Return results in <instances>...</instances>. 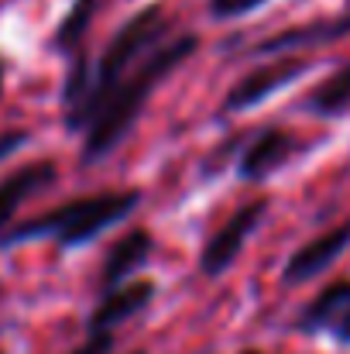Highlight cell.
<instances>
[{
	"label": "cell",
	"instance_id": "e0dca14e",
	"mask_svg": "<svg viewBox=\"0 0 350 354\" xmlns=\"http://www.w3.org/2000/svg\"><path fill=\"white\" fill-rule=\"evenodd\" d=\"M28 138H31L28 131H3V134H0V162H7L17 148H24Z\"/></svg>",
	"mask_w": 350,
	"mask_h": 354
},
{
	"label": "cell",
	"instance_id": "3957f363",
	"mask_svg": "<svg viewBox=\"0 0 350 354\" xmlns=\"http://www.w3.org/2000/svg\"><path fill=\"white\" fill-rule=\"evenodd\" d=\"M168 31H172V17H168V10H165L162 3H148V7H141L137 14H130L114 31V38L107 41V48L100 52V59L93 62V69H90V86H86L83 100H79L76 107L62 111V114H66V131H72V134L79 131V134H83L86 120L100 107V100L110 97V90H114L130 69H137L155 48H162V45L172 38Z\"/></svg>",
	"mask_w": 350,
	"mask_h": 354
},
{
	"label": "cell",
	"instance_id": "2e32d148",
	"mask_svg": "<svg viewBox=\"0 0 350 354\" xmlns=\"http://www.w3.org/2000/svg\"><path fill=\"white\" fill-rule=\"evenodd\" d=\"M327 334H330L340 348H350V299L344 303V310L337 313V320L330 324V330H327Z\"/></svg>",
	"mask_w": 350,
	"mask_h": 354
},
{
	"label": "cell",
	"instance_id": "5bb4252c",
	"mask_svg": "<svg viewBox=\"0 0 350 354\" xmlns=\"http://www.w3.org/2000/svg\"><path fill=\"white\" fill-rule=\"evenodd\" d=\"M264 0H210L206 10L213 21H233V17H244L251 10H257Z\"/></svg>",
	"mask_w": 350,
	"mask_h": 354
},
{
	"label": "cell",
	"instance_id": "277c9868",
	"mask_svg": "<svg viewBox=\"0 0 350 354\" xmlns=\"http://www.w3.org/2000/svg\"><path fill=\"white\" fill-rule=\"evenodd\" d=\"M313 59H299V55H285L275 62H261L257 69H251L247 76H240L231 86V93L220 104V114H244L257 104H264L268 97H275L278 90H285L289 83L302 80L306 73H313Z\"/></svg>",
	"mask_w": 350,
	"mask_h": 354
},
{
	"label": "cell",
	"instance_id": "5b68a950",
	"mask_svg": "<svg viewBox=\"0 0 350 354\" xmlns=\"http://www.w3.org/2000/svg\"><path fill=\"white\" fill-rule=\"evenodd\" d=\"M264 214H268V200H264V196H257V200L237 207L231 214V221L203 244V251H200V272H203L206 279H220L224 272H231L233 261L240 258V251L247 248V241L261 227Z\"/></svg>",
	"mask_w": 350,
	"mask_h": 354
},
{
	"label": "cell",
	"instance_id": "9c48e42d",
	"mask_svg": "<svg viewBox=\"0 0 350 354\" xmlns=\"http://www.w3.org/2000/svg\"><path fill=\"white\" fill-rule=\"evenodd\" d=\"M155 282L148 279H130L114 292H104L100 303L93 306L90 320H86V334H114L120 324H127L130 317H137L141 310H148V303L155 299Z\"/></svg>",
	"mask_w": 350,
	"mask_h": 354
},
{
	"label": "cell",
	"instance_id": "7c38bea8",
	"mask_svg": "<svg viewBox=\"0 0 350 354\" xmlns=\"http://www.w3.org/2000/svg\"><path fill=\"white\" fill-rule=\"evenodd\" d=\"M350 107V62H344L337 73H330L306 100H302V111L313 114V118H340Z\"/></svg>",
	"mask_w": 350,
	"mask_h": 354
},
{
	"label": "cell",
	"instance_id": "30bf717a",
	"mask_svg": "<svg viewBox=\"0 0 350 354\" xmlns=\"http://www.w3.org/2000/svg\"><path fill=\"white\" fill-rule=\"evenodd\" d=\"M151 251H155V237H151V231L130 227V231L107 251V258H104V268H100V292H114V289H120L124 282H130V279L151 261Z\"/></svg>",
	"mask_w": 350,
	"mask_h": 354
},
{
	"label": "cell",
	"instance_id": "9a60e30c",
	"mask_svg": "<svg viewBox=\"0 0 350 354\" xmlns=\"http://www.w3.org/2000/svg\"><path fill=\"white\" fill-rule=\"evenodd\" d=\"M69 354H114V334H86V341L79 348H72ZM144 354V351H134Z\"/></svg>",
	"mask_w": 350,
	"mask_h": 354
},
{
	"label": "cell",
	"instance_id": "ac0fdd59",
	"mask_svg": "<svg viewBox=\"0 0 350 354\" xmlns=\"http://www.w3.org/2000/svg\"><path fill=\"white\" fill-rule=\"evenodd\" d=\"M3 80H7V59L0 55V97H3Z\"/></svg>",
	"mask_w": 350,
	"mask_h": 354
},
{
	"label": "cell",
	"instance_id": "d6986e66",
	"mask_svg": "<svg viewBox=\"0 0 350 354\" xmlns=\"http://www.w3.org/2000/svg\"><path fill=\"white\" fill-rule=\"evenodd\" d=\"M240 354H261V351H240Z\"/></svg>",
	"mask_w": 350,
	"mask_h": 354
},
{
	"label": "cell",
	"instance_id": "6da1fadb",
	"mask_svg": "<svg viewBox=\"0 0 350 354\" xmlns=\"http://www.w3.org/2000/svg\"><path fill=\"white\" fill-rule=\"evenodd\" d=\"M200 48V35L186 31V35H172L162 48H155L137 69H130L110 97L100 100V107L90 114L83 127V162H100L107 155H114L117 145L130 134V127L137 124L144 104L151 100V93L158 90V83H165L186 59H193Z\"/></svg>",
	"mask_w": 350,
	"mask_h": 354
},
{
	"label": "cell",
	"instance_id": "7a4b0ae2",
	"mask_svg": "<svg viewBox=\"0 0 350 354\" xmlns=\"http://www.w3.org/2000/svg\"><path fill=\"white\" fill-rule=\"evenodd\" d=\"M141 207V189H107L66 200L45 214H35L21 224H14L0 237V251L28 244V241H55L62 251L83 248L104 234L107 227H117Z\"/></svg>",
	"mask_w": 350,
	"mask_h": 354
},
{
	"label": "cell",
	"instance_id": "ba28073f",
	"mask_svg": "<svg viewBox=\"0 0 350 354\" xmlns=\"http://www.w3.org/2000/svg\"><path fill=\"white\" fill-rule=\"evenodd\" d=\"M299 151V138L289 134L285 127H264L237 158V176L244 183H261L275 176L292 155Z\"/></svg>",
	"mask_w": 350,
	"mask_h": 354
},
{
	"label": "cell",
	"instance_id": "4fadbf2b",
	"mask_svg": "<svg viewBox=\"0 0 350 354\" xmlns=\"http://www.w3.org/2000/svg\"><path fill=\"white\" fill-rule=\"evenodd\" d=\"M93 14H97V0H76V3L69 7V14L59 21V28H55V35H52V48L76 55L79 41H83L86 31H90Z\"/></svg>",
	"mask_w": 350,
	"mask_h": 354
},
{
	"label": "cell",
	"instance_id": "8992f818",
	"mask_svg": "<svg viewBox=\"0 0 350 354\" xmlns=\"http://www.w3.org/2000/svg\"><path fill=\"white\" fill-rule=\"evenodd\" d=\"M350 248V221H340L337 227L316 234L313 241H306L302 248H295L282 268V282L285 286H299V282H309L316 275H323L344 251Z\"/></svg>",
	"mask_w": 350,
	"mask_h": 354
},
{
	"label": "cell",
	"instance_id": "8fae6325",
	"mask_svg": "<svg viewBox=\"0 0 350 354\" xmlns=\"http://www.w3.org/2000/svg\"><path fill=\"white\" fill-rule=\"evenodd\" d=\"M350 35V10H344L340 17H330V21H309V24H295V28H285L271 38H261L251 55H275V52H295V48H309V45H330V41H340Z\"/></svg>",
	"mask_w": 350,
	"mask_h": 354
},
{
	"label": "cell",
	"instance_id": "52a82bcc",
	"mask_svg": "<svg viewBox=\"0 0 350 354\" xmlns=\"http://www.w3.org/2000/svg\"><path fill=\"white\" fill-rule=\"evenodd\" d=\"M55 183H59V165L52 158H38V162H28V165L7 172L0 179V237L14 227V217L24 207V200L45 193Z\"/></svg>",
	"mask_w": 350,
	"mask_h": 354
}]
</instances>
